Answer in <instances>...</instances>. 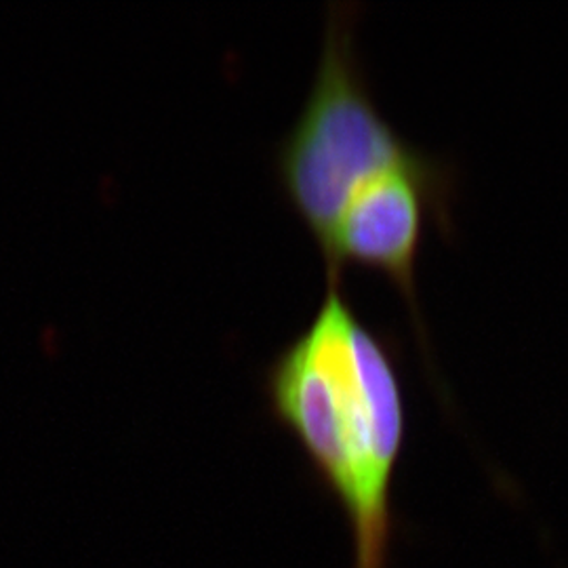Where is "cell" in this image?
<instances>
[{
    "label": "cell",
    "instance_id": "cell-1",
    "mask_svg": "<svg viewBox=\"0 0 568 568\" xmlns=\"http://www.w3.org/2000/svg\"><path fill=\"white\" fill-rule=\"evenodd\" d=\"M262 384L270 413L344 508L354 568H389L392 487L408 427L394 339L358 316L344 281H326L316 314L270 358Z\"/></svg>",
    "mask_w": 568,
    "mask_h": 568
},
{
    "label": "cell",
    "instance_id": "cell-2",
    "mask_svg": "<svg viewBox=\"0 0 568 568\" xmlns=\"http://www.w3.org/2000/svg\"><path fill=\"white\" fill-rule=\"evenodd\" d=\"M358 11L361 4L352 0L328 2L316 74L297 119L274 150L278 185L323 260L345 206L363 185L440 159L408 142L382 114L356 49Z\"/></svg>",
    "mask_w": 568,
    "mask_h": 568
},
{
    "label": "cell",
    "instance_id": "cell-3",
    "mask_svg": "<svg viewBox=\"0 0 568 568\" xmlns=\"http://www.w3.org/2000/svg\"><path fill=\"white\" fill-rule=\"evenodd\" d=\"M455 183L457 169L445 159L426 169H396L371 180L345 206L325 260L326 281H344L347 262L386 272L406 297L429 373H436V368L415 272L427 217L443 234L455 232L450 213Z\"/></svg>",
    "mask_w": 568,
    "mask_h": 568
}]
</instances>
